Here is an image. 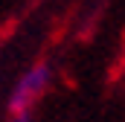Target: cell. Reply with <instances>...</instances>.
Returning <instances> with one entry per match:
<instances>
[{
  "instance_id": "cell-1",
  "label": "cell",
  "mask_w": 125,
  "mask_h": 122,
  "mask_svg": "<svg viewBox=\"0 0 125 122\" xmlns=\"http://www.w3.org/2000/svg\"><path fill=\"white\" fill-rule=\"evenodd\" d=\"M47 84H50V67L47 64H35L32 70H26L18 79L12 96H9V113L12 116L29 113V108L38 102V96L47 90Z\"/></svg>"
},
{
  "instance_id": "cell-2",
  "label": "cell",
  "mask_w": 125,
  "mask_h": 122,
  "mask_svg": "<svg viewBox=\"0 0 125 122\" xmlns=\"http://www.w3.org/2000/svg\"><path fill=\"white\" fill-rule=\"evenodd\" d=\"M9 122H32V116H29V113H21V116H12Z\"/></svg>"
}]
</instances>
